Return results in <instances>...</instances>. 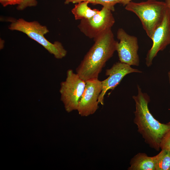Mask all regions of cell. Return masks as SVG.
Wrapping results in <instances>:
<instances>
[{"label":"cell","instance_id":"14","mask_svg":"<svg viewBox=\"0 0 170 170\" xmlns=\"http://www.w3.org/2000/svg\"><path fill=\"white\" fill-rule=\"evenodd\" d=\"M121 0H95V4H100L112 12L114 11V6L117 3H120Z\"/></svg>","mask_w":170,"mask_h":170},{"label":"cell","instance_id":"20","mask_svg":"<svg viewBox=\"0 0 170 170\" xmlns=\"http://www.w3.org/2000/svg\"><path fill=\"white\" fill-rule=\"evenodd\" d=\"M165 2L167 7L170 9V0H165Z\"/></svg>","mask_w":170,"mask_h":170},{"label":"cell","instance_id":"11","mask_svg":"<svg viewBox=\"0 0 170 170\" xmlns=\"http://www.w3.org/2000/svg\"><path fill=\"white\" fill-rule=\"evenodd\" d=\"M128 170H156L155 156L151 157L139 153L130 160Z\"/></svg>","mask_w":170,"mask_h":170},{"label":"cell","instance_id":"19","mask_svg":"<svg viewBox=\"0 0 170 170\" xmlns=\"http://www.w3.org/2000/svg\"><path fill=\"white\" fill-rule=\"evenodd\" d=\"M132 0H121L120 4H122L123 6H126Z\"/></svg>","mask_w":170,"mask_h":170},{"label":"cell","instance_id":"9","mask_svg":"<svg viewBox=\"0 0 170 170\" xmlns=\"http://www.w3.org/2000/svg\"><path fill=\"white\" fill-rule=\"evenodd\" d=\"M152 45L148 51L145 63L149 67L158 53L163 51L170 44V9L168 8L160 25L154 31L151 38Z\"/></svg>","mask_w":170,"mask_h":170},{"label":"cell","instance_id":"5","mask_svg":"<svg viewBox=\"0 0 170 170\" xmlns=\"http://www.w3.org/2000/svg\"><path fill=\"white\" fill-rule=\"evenodd\" d=\"M85 85L86 81L71 69L67 71L66 79L61 83L60 89L61 100L67 112L77 110Z\"/></svg>","mask_w":170,"mask_h":170},{"label":"cell","instance_id":"6","mask_svg":"<svg viewBox=\"0 0 170 170\" xmlns=\"http://www.w3.org/2000/svg\"><path fill=\"white\" fill-rule=\"evenodd\" d=\"M115 22L112 11L103 7L91 18L81 20L78 27L87 37L94 39L104 32L111 29Z\"/></svg>","mask_w":170,"mask_h":170},{"label":"cell","instance_id":"16","mask_svg":"<svg viewBox=\"0 0 170 170\" xmlns=\"http://www.w3.org/2000/svg\"><path fill=\"white\" fill-rule=\"evenodd\" d=\"M37 4L36 0H23L22 2L18 5L17 8L19 10H22L28 7L35 6Z\"/></svg>","mask_w":170,"mask_h":170},{"label":"cell","instance_id":"21","mask_svg":"<svg viewBox=\"0 0 170 170\" xmlns=\"http://www.w3.org/2000/svg\"><path fill=\"white\" fill-rule=\"evenodd\" d=\"M168 77L169 81V83L170 84V71L168 72ZM167 124L170 125V121L169 122H168V123H167Z\"/></svg>","mask_w":170,"mask_h":170},{"label":"cell","instance_id":"3","mask_svg":"<svg viewBox=\"0 0 170 170\" xmlns=\"http://www.w3.org/2000/svg\"><path fill=\"white\" fill-rule=\"evenodd\" d=\"M168 8L165 2L156 0H148L140 3L131 1L125 7L126 10L133 13L138 17L150 38L162 22Z\"/></svg>","mask_w":170,"mask_h":170},{"label":"cell","instance_id":"18","mask_svg":"<svg viewBox=\"0 0 170 170\" xmlns=\"http://www.w3.org/2000/svg\"><path fill=\"white\" fill-rule=\"evenodd\" d=\"M87 2L95 5V0H65V3L68 4L70 3H77L82 2Z\"/></svg>","mask_w":170,"mask_h":170},{"label":"cell","instance_id":"10","mask_svg":"<svg viewBox=\"0 0 170 170\" xmlns=\"http://www.w3.org/2000/svg\"><path fill=\"white\" fill-rule=\"evenodd\" d=\"M133 72L141 73L142 71L120 61L114 64L110 68L107 69L105 75L108 76L106 79L101 81L102 88L98 98L99 103L104 105V96L106 92L110 89L113 90L125 76Z\"/></svg>","mask_w":170,"mask_h":170},{"label":"cell","instance_id":"15","mask_svg":"<svg viewBox=\"0 0 170 170\" xmlns=\"http://www.w3.org/2000/svg\"><path fill=\"white\" fill-rule=\"evenodd\" d=\"M160 149L170 151V130L163 138L160 144Z\"/></svg>","mask_w":170,"mask_h":170},{"label":"cell","instance_id":"4","mask_svg":"<svg viewBox=\"0 0 170 170\" xmlns=\"http://www.w3.org/2000/svg\"><path fill=\"white\" fill-rule=\"evenodd\" d=\"M9 29L19 31L26 34L28 37L42 45L57 59H61L66 55L67 51L62 43L58 41L51 43L44 35L49 32L47 27L41 25L37 21L28 22L23 19L12 21Z\"/></svg>","mask_w":170,"mask_h":170},{"label":"cell","instance_id":"2","mask_svg":"<svg viewBox=\"0 0 170 170\" xmlns=\"http://www.w3.org/2000/svg\"><path fill=\"white\" fill-rule=\"evenodd\" d=\"M137 88V94L133 96L135 104L134 122L146 143L158 151L163 138L170 130V125L160 123L154 118L148 107L149 96L138 85Z\"/></svg>","mask_w":170,"mask_h":170},{"label":"cell","instance_id":"1","mask_svg":"<svg viewBox=\"0 0 170 170\" xmlns=\"http://www.w3.org/2000/svg\"><path fill=\"white\" fill-rule=\"evenodd\" d=\"M94 43L76 70L85 81L98 78L107 61L116 51V41L111 29L94 39Z\"/></svg>","mask_w":170,"mask_h":170},{"label":"cell","instance_id":"13","mask_svg":"<svg viewBox=\"0 0 170 170\" xmlns=\"http://www.w3.org/2000/svg\"><path fill=\"white\" fill-rule=\"evenodd\" d=\"M155 158L156 170H170V151L162 150Z\"/></svg>","mask_w":170,"mask_h":170},{"label":"cell","instance_id":"7","mask_svg":"<svg viewBox=\"0 0 170 170\" xmlns=\"http://www.w3.org/2000/svg\"><path fill=\"white\" fill-rule=\"evenodd\" d=\"M116 51L120 61L130 65L139 66V59L138 53L139 46L137 38L127 33L122 28L117 32Z\"/></svg>","mask_w":170,"mask_h":170},{"label":"cell","instance_id":"12","mask_svg":"<svg viewBox=\"0 0 170 170\" xmlns=\"http://www.w3.org/2000/svg\"><path fill=\"white\" fill-rule=\"evenodd\" d=\"M88 2H84L76 4L71 12L76 20H82L91 18L99 11L96 9H92L88 7Z\"/></svg>","mask_w":170,"mask_h":170},{"label":"cell","instance_id":"8","mask_svg":"<svg viewBox=\"0 0 170 170\" xmlns=\"http://www.w3.org/2000/svg\"><path fill=\"white\" fill-rule=\"evenodd\" d=\"M102 81L98 78L86 81L85 88L77 109L81 116L94 114L98 108V98L102 90Z\"/></svg>","mask_w":170,"mask_h":170},{"label":"cell","instance_id":"17","mask_svg":"<svg viewBox=\"0 0 170 170\" xmlns=\"http://www.w3.org/2000/svg\"><path fill=\"white\" fill-rule=\"evenodd\" d=\"M23 0H0V2L3 6L5 7L8 5H18Z\"/></svg>","mask_w":170,"mask_h":170}]
</instances>
